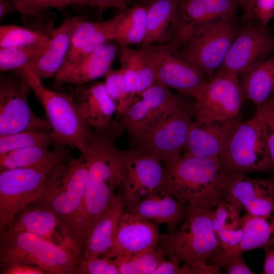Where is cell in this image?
Masks as SVG:
<instances>
[{"label": "cell", "mask_w": 274, "mask_h": 274, "mask_svg": "<svg viewBox=\"0 0 274 274\" xmlns=\"http://www.w3.org/2000/svg\"><path fill=\"white\" fill-rule=\"evenodd\" d=\"M213 209L187 213L173 233L161 235L157 248L179 264H210L221 251L213 227Z\"/></svg>", "instance_id": "277c9868"}, {"label": "cell", "mask_w": 274, "mask_h": 274, "mask_svg": "<svg viewBox=\"0 0 274 274\" xmlns=\"http://www.w3.org/2000/svg\"><path fill=\"white\" fill-rule=\"evenodd\" d=\"M240 213L225 200L213 209V227L220 242L221 252L236 246L242 238L243 217Z\"/></svg>", "instance_id": "4dcf8cb0"}, {"label": "cell", "mask_w": 274, "mask_h": 274, "mask_svg": "<svg viewBox=\"0 0 274 274\" xmlns=\"http://www.w3.org/2000/svg\"><path fill=\"white\" fill-rule=\"evenodd\" d=\"M253 13L260 25L267 27L270 21L274 17V0H254Z\"/></svg>", "instance_id": "7bdbcfd3"}, {"label": "cell", "mask_w": 274, "mask_h": 274, "mask_svg": "<svg viewBox=\"0 0 274 274\" xmlns=\"http://www.w3.org/2000/svg\"><path fill=\"white\" fill-rule=\"evenodd\" d=\"M274 53V36L259 24L238 30L221 66L215 74L237 76Z\"/></svg>", "instance_id": "e0dca14e"}, {"label": "cell", "mask_w": 274, "mask_h": 274, "mask_svg": "<svg viewBox=\"0 0 274 274\" xmlns=\"http://www.w3.org/2000/svg\"><path fill=\"white\" fill-rule=\"evenodd\" d=\"M1 270L16 263L36 265L45 273H80V256L73 250L27 232H1Z\"/></svg>", "instance_id": "5b68a950"}, {"label": "cell", "mask_w": 274, "mask_h": 274, "mask_svg": "<svg viewBox=\"0 0 274 274\" xmlns=\"http://www.w3.org/2000/svg\"><path fill=\"white\" fill-rule=\"evenodd\" d=\"M256 114L264 128L269 154L274 168V99L272 97L258 106Z\"/></svg>", "instance_id": "60d3db41"}, {"label": "cell", "mask_w": 274, "mask_h": 274, "mask_svg": "<svg viewBox=\"0 0 274 274\" xmlns=\"http://www.w3.org/2000/svg\"><path fill=\"white\" fill-rule=\"evenodd\" d=\"M105 77L104 84L109 96L116 106L118 117L136 97L132 96L130 93L120 69H111Z\"/></svg>", "instance_id": "f35d334b"}, {"label": "cell", "mask_w": 274, "mask_h": 274, "mask_svg": "<svg viewBox=\"0 0 274 274\" xmlns=\"http://www.w3.org/2000/svg\"><path fill=\"white\" fill-rule=\"evenodd\" d=\"M238 30L234 21L210 23L196 31L179 51L210 80L223 62Z\"/></svg>", "instance_id": "8fae6325"}, {"label": "cell", "mask_w": 274, "mask_h": 274, "mask_svg": "<svg viewBox=\"0 0 274 274\" xmlns=\"http://www.w3.org/2000/svg\"><path fill=\"white\" fill-rule=\"evenodd\" d=\"M127 211L139 218L166 225L168 234L176 230L187 214L185 208L174 196L159 188Z\"/></svg>", "instance_id": "603a6c76"}, {"label": "cell", "mask_w": 274, "mask_h": 274, "mask_svg": "<svg viewBox=\"0 0 274 274\" xmlns=\"http://www.w3.org/2000/svg\"><path fill=\"white\" fill-rule=\"evenodd\" d=\"M101 22H89L84 19L77 27L62 63L55 75L57 83H63L71 71L77 64L81 53L100 26Z\"/></svg>", "instance_id": "d6a6232c"}, {"label": "cell", "mask_w": 274, "mask_h": 274, "mask_svg": "<svg viewBox=\"0 0 274 274\" xmlns=\"http://www.w3.org/2000/svg\"><path fill=\"white\" fill-rule=\"evenodd\" d=\"M81 266L80 273L119 274L118 267L114 258L100 256Z\"/></svg>", "instance_id": "b9f144b4"}, {"label": "cell", "mask_w": 274, "mask_h": 274, "mask_svg": "<svg viewBox=\"0 0 274 274\" xmlns=\"http://www.w3.org/2000/svg\"><path fill=\"white\" fill-rule=\"evenodd\" d=\"M218 160L225 174L274 173L263 125L256 113L236 125Z\"/></svg>", "instance_id": "52a82bcc"}, {"label": "cell", "mask_w": 274, "mask_h": 274, "mask_svg": "<svg viewBox=\"0 0 274 274\" xmlns=\"http://www.w3.org/2000/svg\"><path fill=\"white\" fill-rule=\"evenodd\" d=\"M48 43L0 48L1 71H15L28 65L41 56Z\"/></svg>", "instance_id": "e575fe53"}, {"label": "cell", "mask_w": 274, "mask_h": 274, "mask_svg": "<svg viewBox=\"0 0 274 274\" xmlns=\"http://www.w3.org/2000/svg\"><path fill=\"white\" fill-rule=\"evenodd\" d=\"M125 206L118 195L99 216L85 243L80 262L81 266L101 256L112 246Z\"/></svg>", "instance_id": "cb8c5ba5"}, {"label": "cell", "mask_w": 274, "mask_h": 274, "mask_svg": "<svg viewBox=\"0 0 274 274\" xmlns=\"http://www.w3.org/2000/svg\"><path fill=\"white\" fill-rule=\"evenodd\" d=\"M238 7L236 0H180L176 26L167 45L179 50L202 26L219 20L235 22Z\"/></svg>", "instance_id": "2e32d148"}, {"label": "cell", "mask_w": 274, "mask_h": 274, "mask_svg": "<svg viewBox=\"0 0 274 274\" xmlns=\"http://www.w3.org/2000/svg\"><path fill=\"white\" fill-rule=\"evenodd\" d=\"M224 175L218 158L183 154L164 165L159 188L174 196L187 214L213 209L225 199Z\"/></svg>", "instance_id": "3957f363"}, {"label": "cell", "mask_w": 274, "mask_h": 274, "mask_svg": "<svg viewBox=\"0 0 274 274\" xmlns=\"http://www.w3.org/2000/svg\"><path fill=\"white\" fill-rule=\"evenodd\" d=\"M32 89L26 78L16 73L0 79V136L29 130L49 131L48 121L31 111L28 95Z\"/></svg>", "instance_id": "7c38bea8"}, {"label": "cell", "mask_w": 274, "mask_h": 274, "mask_svg": "<svg viewBox=\"0 0 274 274\" xmlns=\"http://www.w3.org/2000/svg\"><path fill=\"white\" fill-rule=\"evenodd\" d=\"M26 207L17 214L11 227L6 230L29 233L52 242V234L58 224L54 213L45 207Z\"/></svg>", "instance_id": "1f68e13d"}, {"label": "cell", "mask_w": 274, "mask_h": 274, "mask_svg": "<svg viewBox=\"0 0 274 274\" xmlns=\"http://www.w3.org/2000/svg\"><path fill=\"white\" fill-rule=\"evenodd\" d=\"M241 75L239 82L244 98L252 101L257 107L263 104L274 93V55Z\"/></svg>", "instance_id": "83f0119b"}, {"label": "cell", "mask_w": 274, "mask_h": 274, "mask_svg": "<svg viewBox=\"0 0 274 274\" xmlns=\"http://www.w3.org/2000/svg\"><path fill=\"white\" fill-rule=\"evenodd\" d=\"M118 55L120 63V70L127 86L134 97L139 96L138 93V49H134L129 46H120Z\"/></svg>", "instance_id": "ab89813d"}, {"label": "cell", "mask_w": 274, "mask_h": 274, "mask_svg": "<svg viewBox=\"0 0 274 274\" xmlns=\"http://www.w3.org/2000/svg\"><path fill=\"white\" fill-rule=\"evenodd\" d=\"M59 162L1 171V232L10 228L17 214L41 196L47 175Z\"/></svg>", "instance_id": "ba28073f"}, {"label": "cell", "mask_w": 274, "mask_h": 274, "mask_svg": "<svg viewBox=\"0 0 274 274\" xmlns=\"http://www.w3.org/2000/svg\"><path fill=\"white\" fill-rule=\"evenodd\" d=\"M155 81L194 99L209 80L177 50L167 44L141 45L139 48Z\"/></svg>", "instance_id": "9c48e42d"}, {"label": "cell", "mask_w": 274, "mask_h": 274, "mask_svg": "<svg viewBox=\"0 0 274 274\" xmlns=\"http://www.w3.org/2000/svg\"><path fill=\"white\" fill-rule=\"evenodd\" d=\"M157 157L131 148L123 151L122 180L118 194L126 208L159 188L164 166Z\"/></svg>", "instance_id": "9a60e30c"}, {"label": "cell", "mask_w": 274, "mask_h": 274, "mask_svg": "<svg viewBox=\"0 0 274 274\" xmlns=\"http://www.w3.org/2000/svg\"><path fill=\"white\" fill-rule=\"evenodd\" d=\"M84 19L80 16L66 18L50 33L48 46L41 56L21 68L29 70L41 80L56 75L64 60L74 32Z\"/></svg>", "instance_id": "7402d4cb"}, {"label": "cell", "mask_w": 274, "mask_h": 274, "mask_svg": "<svg viewBox=\"0 0 274 274\" xmlns=\"http://www.w3.org/2000/svg\"><path fill=\"white\" fill-rule=\"evenodd\" d=\"M91 5L96 7L101 16L106 10L113 8L123 10L127 8V0H90Z\"/></svg>", "instance_id": "bcb514c9"}, {"label": "cell", "mask_w": 274, "mask_h": 274, "mask_svg": "<svg viewBox=\"0 0 274 274\" xmlns=\"http://www.w3.org/2000/svg\"><path fill=\"white\" fill-rule=\"evenodd\" d=\"M17 12L22 14L23 20L47 16L50 8L62 9L72 5H81L78 0H10Z\"/></svg>", "instance_id": "74e56055"}, {"label": "cell", "mask_w": 274, "mask_h": 274, "mask_svg": "<svg viewBox=\"0 0 274 274\" xmlns=\"http://www.w3.org/2000/svg\"><path fill=\"white\" fill-rule=\"evenodd\" d=\"M236 1L239 7H241L244 11V20H247L252 14L254 0H236Z\"/></svg>", "instance_id": "681fc988"}, {"label": "cell", "mask_w": 274, "mask_h": 274, "mask_svg": "<svg viewBox=\"0 0 274 274\" xmlns=\"http://www.w3.org/2000/svg\"><path fill=\"white\" fill-rule=\"evenodd\" d=\"M165 256L158 248L114 258L120 274H152Z\"/></svg>", "instance_id": "836d02e7"}, {"label": "cell", "mask_w": 274, "mask_h": 274, "mask_svg": "<svg viewBox=\"0 0 274 274\" xmlns=\"http://www.w3.org/2000/svg\"><path fill=\"white\" fill-rule=\"evenodd\" d=\"M88 177V164L84 154L76 159L61 161L49 172L41 196L33 202L54 213L64 234L80 256V234Z\"/></svg>", "instance_id": "7a4b0ae2"}, {"label": "cell", "mask_w": 274, "mask_h": 274, "mask_svg": "<svg viewBox=\"0 0 274 274\" xmlns=\"http://www.w3.org/2000/svg\"><path fill=\"white\" fill-rule=\"evenodd\" d=\"M72 159L65 147L56 145L53 151L48 148L35 146L0 155V170L33 167L51 162Z\"/></svg>", "instance_id": "f1b7e54d"}, {"label": "cell", "mask_w": 274, "mask_h": 274, "mask_svg": "<svg viewBox=\"0 0 274 274\" xmlns=\"http://www.w3.org/2000/svg\"><path fill=\"white\" fill-rule=\"evenodd\" d=\"M225 272L228 274H254L246 263L242 254H236L230 257L227 261Z\"/></svg>", "instance_id": "ee69618b"}, {"label": "cell", "mask_w": 274, "mask_h": 274, "mask_svg": "<svg viewBox=\"0 0 274 274\" xmlns=\"http://www.w3.org/2000/svg\"><path fill=\"white\" fill-rule=\"evenodd\" d=\"M4 274H44L45 272L39 267L22 263H16L1 270Z\"/></svg>", "instance_id": "f6af8a7d"}, {"label": "cell", "mask_w": 274, "mask_h": 274, "mask_svg": "<svg viewBox=\"0 0 274 274\" xmlns=\"http://www.w3.org/2000/svg\"><path fill=\"white\" fill-rule=\"evenodd\" d=\"M15 72L26 78L43 106L56 145L70 146L81 153H87L92 130L77 112L73 95L47 88L41 80L27 68L18 69Z\"/></svg>", "instance_id": "8992f818"}, {"label": "cell", "mask_w": 274, "mask_h": 274, "mask_svg": "<svg viewBox=\"0 0 274 274\" xmlns=\"http://www.w3.org/2000/svg\"><path fill=\"white\" fill-rule=\"evenodd\" d=\"M121 130L116 124L104 129L93 130L89 151L84 154L89 177L80 234L82 251L95 222L116 197L114 191L121 182L123 150L115 145Z\"/></svg>", "instance_id": "6da1fadb"}, {"label": "cell", "mask_w": 274, "mask_h": 274, "mask_svg": "<svg viewBox=\"0 0 274 274\" xmlns=\"http://www.w3.org/2000/svg\"><path fill=\"white\" fill-rule=\"evenodd\" d=\"M225 200L235 208L254 216L274 212V177L252 178L245 174H225Z\"/></svg>", "instance_id": "ac0fdd59"}, {"label": "cell", "mask_w": 274, "mask_h": 274, "mask_svg": "<svg viewBox=\"0 0 274 274\" xmlns=\"http://www.w3.org/2000/svg\"><path fill=\"white\" fill-rule=\"evenodd\" d=\"M244 99L237 75L215 74L195 97L193 117L200 122L234 118L238 116Z\"/></svg>", "instance_id": "5bb4252c"}, {"label": "cell", "mask_w": 274, "mask_h": 274, "mask_svg": "<svg viewBox=\"0 0 274 274\" xmlns=\"http://www.w3.org/2000/svg\"><path fill=\"white\" fill-rule=\"evenodd\" d=\"M81 5H91V2H90V0H78Z\"/></svg>", "instance_id": "f5cc1de1"}, {"label": "cell", "mask_w": 274, "mask_h": 274, "mask_svg": "<svg viewBox=\"0 0 274 274\" xmlns=\"http://www.w3.org/2000/svg\"><path fill=\"white\" fill-rule=\"evenodd\" d=\"M272 97H273V99H274V95H273L272 96Z\"/></svg>", "instance_id": "db71d44e"}, {"label": "cell", "mask_w": 274, "mask_h": 274, "mask_svg": "<svg viewBox=\"0 0 274 274\" xmlns=\"http://www.w3.org/2000/svg\"><path fill=\"white\" fill-rule=\"evenodd\" d=\"M161 236L156 223L139 218L125 211L112 247L101 256L114 258L122 255L156 249Z\"/></svg>", "instance_id": "d6986e66"}, {"label": "cell", "mask_w": 274, "mask_h": 274, "mask_svg": "<svg viewBox=\"0 0 274 274\" xmlns=\"http://www.w3.org/2000/svg\"><path fill=\"white\" fill-rule=\"evenodd\" d=\"M72 94L75 107L85 123L93 130H101L112 123L116 106L109 96L104 83L77 86Z\"/></svg>", "instance_id": "44dd1931"}, {"label": "cell", "mask_w": 274, "mask_h": 274, "mask_svg": "<svg viewBox=\"0 0 274 274\" xmlns=\"http://www.w3.org/2000/svg\"><path fill=\"white\" fill-rule=\"evenodd\" d=\"M56 143L51 132L42 130H29L0 136V155L35 146L48 148Z\"/></svg>", "instance_id": "d590c367"}, {"label": "cell", "mask_w": 274, "mask_h": 274, "mask_svg": "<svg viewBox=\"0 0 274 274\" xmlns=\"http://www.w3.org/2000/svg\"><path fill=\"white\" fill-rule=\"evenodd\" d=\"M112 41L120 46L141 45L147 31V6L134 5L117 12Z\"/></svg>", "instance_id": "f546056e"}, {"label": "cell", "mask_w": 274, "mask_h": 274, "mask_svg": "<svg viewBox=\"0 0 274 274\" xmlns=\"http://www.w3.org/2000/svg\"><path fill=\"white\" fill-rule=\"evenodd\" d=\"M241 121L239 115L220 121L192 120L183 154L218 159L231 133Z\"/></svg>", "instance_id": "ffe728a7"}, {"label": "cell", "mask_w": 274, "mask_h": 274, "mask_svg": "<svg viewBox=\"0 0 274 274\" xmlns=\"http://www.w3.org/2000/svg\"><path fill=\"white\" fill-rule=\"evenodd\" d=\"M111 41L99 46L73 68L63 83L80 86L105 77L119 51L116 44Z\"/></svg>", "instance_id": "4316f807"}, {"label": "cell", "mask_w": 274, "mask_h": 274, "mask_svg": "<svg viewBox=\"0 0 274 274\" xmlns=\"http://www.w3.org/2000/svg\"><path fill=\"white\" fill-rule=\"evenodd\" d=\"M156 0H127L128 5L147 6Z\"/></svg>", "instance_id": "816d5d0a"}, {"label": "cell", "mask_w": 274, "mask_h": 274, "mask_svg": "<svg viewBox=\"0 0 274 274\" xmlns=\"http://www.w3.org/2000/svg\"><path fill=\"white\" fill-rule=\"evenodd\" d=\"M180 265L173 260L165 259L160 262L152 274H181Z\"/></svg>", "instance_id": "7dc6e473"}, {"label": "cell", "mask_w": 274, "mask_h": 274, "mask_svg": "<svg viewBox=\"0 0 274 274\" xmlns=\"http://www.w3.org/2000/svg\"><path fill=\"white\" fill-rule=\"evenodd\" d=\"M265 258L262 273L274 274V246L263 249Z\"/></svg>", "instance_id": "c3c4849f"}, {"label": "cell", "mask_w": 274, "mask_h": 274, "mask_svg": "<svg viewBox=\"0 0 274 274\" xmlns=\"http://www.w3.org/2000/svg\"><path fill=\"white\" fill-rule=\"evenodd\" d=\"M180 0H156L147 5V31L141 45L167 44L177 21Z\"/></svg>", "instance_id": "484cf974"}, {"label": "cell", "mask_w": 274, "mask_h": 274, "mask_svg": "<svg viewBox=\"0 0 274 274\" xmlns=\"http://www.w3.org/2000/svg\"><path fill=\"white\" fill-rule=\"evenodd\" d=\"M185 100L155 82L117 117L118 122L132 139H136L158 124Z\"/></svg>", "instance_id": "4fadbf2b"}, {"label": "cell", "mask_w": 274, "mask_h": 274, "mask_svg": "<svg viewBox=\"0 0 274 274\" xmlns=\"http://www.w3.org/2000/svg\"><path fill=\"white\" fill-rule=\"evenodd\" d=\"M17 12L14 4L10 0H0V19L8 14Z\"/></svg>", "instance_id": "f907efd6"}, {"label": "cell", "mask_w": 274, "mask_h": 274, "mask_svg": "<svg viewBox=\"0 0 274 274\" xmlns=\"http://www.w3.org/2000/svg\"><path fill=\"white\" fill-rule=\"evenodd\" d=\"M49 35L15 25L0 27V48L25 46L47 43Z\"/></svg>", "instance_id": "8d00e7d4"}, {"label": "cell", "mask_w": 274, "mask_h": 274, "mask_svg": "<svg viewBox=\"0 0 274 274\" xmlns=\"http://www.w3.org/2000/svg\"><path fill=\"white\" fill-rule=\"evenodd\" d=\"M243 235L236 246L220 252L210 264L222 268L227 260L236 254L257 248L274 246V212L263 217L246 214L242 217Z\"/></svg>", "instance_id": "d4e9b609"}, {"label": "cell", "mask_w": 274, "mask_h": 274, "mask_svg": "<svg viewBox=\"0 0 274 274\" xmlns=\"http://www.w3.org/2000/svg\"><path fill=\"white\" fill-rule=\"evenodd\" d=\"M193 104L185 99L158 124L133 139L132 148L157 157L164 165L176 161L182 155L187 141Z\"/></svg>", "instance_id": "30bf717a"}]
</instances>
